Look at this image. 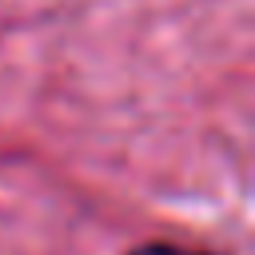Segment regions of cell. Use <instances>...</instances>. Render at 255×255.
Wrapping results in <instances>:
<instances>
[{"mask_svg": "<svg viewBox=\"0 0 255 255\" xmlns=\"http://www.w3.org/2000/svg\"><path fill=\"white\" fill-rule=\"evenodd\" d=\"M128 255H207V251H183V247H171V243H147V247H135Z\"/></svg>", "mask_w": 255, "mask_h": 255, "instance_id": "obj_1", "label": "cell"}]
</instances>
